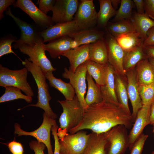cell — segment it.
<instances>
[{
	"instance_id": "30bf717a",
	"label": "cell",
	"mask_w": 154,
	"mask_h": 154,
	"mask_svg": "<svg viewBox=\"0 0 154 154\" xmlns=\"http://www.w3.org/2000/svg\"><path fill=\"white\" fill-rule=\"evenodd\" d=\"M90 134L80 130L73 134L68 133L59 140L60 154H82L87 146Z\"/></svg>"
},
{
	"instance_id": "cb8c5ba5",
	"label": "cell",
	"mask_w": 154,
	"mask_h": 154,
	"mask_svg": "<svg viewBox=\"0 0 154 154\" xmlns=\"http://www.w3.org/2000/svg\"><path fill=\"white\" fill-rule=\"evenodd\" d=\"M136 74L138 86L154 82V71L147 58L141 60L137 64Z\"/></svg>"
},
{
	"instance_id": "c3c4849f",
	"label": "cell",
	"mask_w": 154,
	"mask_h": 154,
	"mask_svg": "<svg viewBox=\"0 0 154 154\" xmlns=\"http://www.w3.org/2000/svg\"><path fill=\"white\" fill-rule=\"evenodd\" d=\"M68 131L66 129H62L58 128L57 131V135L59 140L63 139L68 133Z\"/></svg>"
},
{
	"instance_id": "f5cc1de1",
	"label": "cell",
	"mask_w": 154,
	"mask_h": 154,
	"mask_svg": "<svg viewBox=\"0 0 154 154\" xmlns=\"http://www.w3.org/2000/svg\"><path fill=\"white\" fill-rule=\"evenodd\" d=\"M151 154H154V150L151 152Z\"/></svg>"
},
{
	"instance_id": "52a82bcc",
	"label": "cell",
	"mask_w": 154,
	"mask_h": 154,
	"mask_svg": "<svg viewBox=\"0 0 154 154\" xmlns=\"http://www.w3.org/2000/svg\"><path fill=\"white\" fill-rule=\"evenodd\" d=\"M127 128L118 125L105 133L106 154H123L129 147Z\"/></svg>"
},
{
	"instance_id": "5b68a950",
	"label": "cell",
	"mask_w": 154,
	"mask_h": 154,
	"mask_svg": "<svg viewBox=\"0 0 154 154\" xmlns=\"http://www.w3.org/2000/svg\"><path fill=\"white\" fill-rule=\"evenodd\" d=\"M63 112L59 118L60 128L69 131L75 127L83 118L84 109L76 95L72 100H58Z\"/></svg>"
},
{
	"instance_id": "f6af8a7d",
	"label": "cell",
	"mask_w": 154,
	"mask_h": 154,
	"mask_svg": "<svg viewBox=\"0 0 154 154\" xmlns=\"http://www.w3.org/2000/svg\"><path fill=\"white\" fill-rule=\"evenodd\" d=\"M133 1L136 7L137 13L141 14L144 13V0H133Z\"/></svg>"
},
{
	"instance_id": "7c38bea8",
	"label": "cell",
	"mask_w": 154,
	"mask_h": 154,
	"mask_svg": "<svg viewBox=\"0 0 154 154\" xmlns=\"http://www.w3.org/2000/svg\"><path fill=\"white\" fill-rule=\"evenodd\" d=\"M27 14L40 28L44 30L54 24L51 17L44 14L31 0H17L13 4Z\"/></svg>"
},
{
	"instance_id": "ac0fdd59",
	"label": "cell",
	"mask_w": 154,
	"mask_h": 154,
	"mask_svg": "<svg viewBox=\"0 0 154 154\" xmlns=\"http://www.w3.org/2000/svg\"><path fill=\"white\" fill-rule=\"evenodd\" d=\"M6 13L11 17L20 29L21 33L20 38L18 39L19 41L29 42L42 39L40 35V31H38L32 25L15 16L11 12L10 7Z\"/></svg>"
},
{
	"instance_id": "83f0119b",
	"label": "cell",
	"mask_w": 154,
	"mask_h": 154,
	"mask_svg": "<svg viewBox=\"0 0 154 154\" xmlns=\"http://www.w3.org/2000/svg\"><path fill=\"white\" fill-rule=\"evenodd\" d=\"M100 9L97 13V26L106 27L109 20L115 15L116 11L113 8L110 0H99Z\"/></svg>"
},
{
	"instance_id": "e575fe53",
	"label": "cell",
	"mask_w": 154,
	"mask_h": 154,
	"mask_svg": "<svg viewBox=\"0 0 154 154\" xmlns=\"http://www.w3.org/2000/svg\"><path fill=\"white\" fill-rule=\"evenodd\" d=\"M133 3V1L131 0H121L120 7L116 11L113 22L124 19H131L132 17Z\"/></svg>"
},
{
	"instance_id": "1f68e13d",
	"label": "cell",
	"mask_w": 154,
	"mask_h": 154,
	"mask_svg": "<svg viewBox=\"0 0 154 154\" xmlns=\"http://www.w3.org/2000/svg\"><path fill=\"white\" fill-rule=\"evenodd\" d=\"M106 27L108 33L115 38L123 34L135 31L131 19L108 23Z\"/></svg>"
},
{
	"instance_id": "f1b7e54d",
	"label": "cell",
	"mask_w": 154,
	"mask_h": 154,
	"mask_svg": "<svg viewBox=\"0 0 154 154\" xmlns=\"http://www.w3.org/2000/svg\"><path fill=\"white\" fill-rule=\"evenodd\" d=\"M85 63L87 72L94 79L96 84L100 87L104 85L106 82L108 64L102 65L90 60Z\"/></svg>"
},
{
	"instance_id": "bcb514c9",
	"label": "cell",
	"mask_w": 154,
	"mask_h": 154,
	"mask_svg": "<svg viewBox=\"0 0 154 154\" xmlns=\"http://www.w3.org/2000/svg\"><path fill=\"white\" fill-rule=\"evenodd\" d=\"M54 142V154H60V144L59 139L56 134L53 135Z\"/></svg>"
},
{
	"instance_id": "d4e9b609",
	"label": "cell",
	"mask_w": 154,
	"mask_h": 154,
	"mask_svg": "<svg viewBox=\"0 0 154 154\" xmlns=\"http://www.w3.org/2000/svg\"><path fill=\"white\" fill-rule=\"evenodd\" d=\"M144 51L143 43L130 50L125 51L123 65L126 72L132 70L141 60L147 58Z\"/></svg>"
},
{
	"instance_id": "7402d4cb",
	"label": "cell",
	"mask_w": 154,
	"mask_h": 154,
	"mask_svg": "<svg viewBox=\"0 0 154 154\" xmlns=\"http://www.w3.org/2000/svg\"><path fill=\"white\" fill-rule=\"evenodd\" d=\"M89 60L102 65H106L108 63V49L104 38L89 44Z\"/></svg>"
},
{
	"instance_id": "603a6c76",
	"label": "cell",
	"mask_w": 154,
	"mask_h": 154,
	"mask_svg": "<svg viewBox=\"0 0 154 154\" xmlns=\"http://www.w3.org/2000/svg\"><path fill=\"white\" fill-rule=\"evenodd\" d=\"M82 154H106L107 140L105 133H96L92 132Z\"/></svg>"
},
{
	"instance_id": "277c9868",
	"label": "cell",
	"mask_w": 154,
	"mask_h": 154,
	"mask_svg": "<svg viewBox=\"0 0 154 154\" xmlns=\"http://www.w3.org/2000/svg\"><path fill=\"white\" fill-rule=\"evenodd\" d=\"M28 71L25 67L19 70H12L0 64V86L18 88L26 95L32 97L34 92L27 81Z\"/></svg>"
},
{
	"instance_id": "484cf974",
	"label": "cell",
	"mask_w": 154,
	"mask_h": 154,
	"mask_svg": "<svg viewBox=\"0 0 154 154\" xmlns=\"http://www.w3.org/2000/svg\"><path fill=\"white\" fill-rule=\"evenodd\" d=\"M44 73L46 79L48 81L50 86L60 91L64 95L66 100H70L74 98L76 96L75 92L70 83H66L60 79L56 78L52 72Z\"/></svg>"
},
{
	"instance_id": "4dcf8cb0",
	"label": "cell",
	"mask_w": 154,
	"mask_h": 154,
	"mask_svg": "<svg viewBox=\"0 0 154 154\" xmlns=\"http://www.w3.org/2000/svg\"><path fill=\"white\" fill-rule=\"evenodd\" d=\"M125 51L130 50L143 43L139 34L136 31L121 35L115 38Z\"/></svg>"
},
{
	"instance_id": "ffe728a7",
	"label": "cell",
	"mask_w": 154,
	"mask_h": 154,
	"mask_svg": "<svg viewBox=\"0 0 154 154\" xmlns=\"http://www.w3.org/2000/svg\"><path fill=\"white\" fill-rule=\"evenodd\" d=\"M89 44L82 45L71 49L62 56L68 59L70 65L68 69L74 72L79 66L89 60Z\"/></svg>"
},
{
	"instance_id": "d6986e66",
	"label": "cell",
	"mask_w": 154,
	"mask_h": 154,
	"mask_svg": "<svg viewBox=\"0 0 154 154\" xmlns=\"http://www.w3.org/2000/svg\"><path fill=\"white\" fill-rule=\"evenodd\" d=\"M107 66L105 83L104 85L100 87L103 100L119 106L116 91L115 71L109 63Z\"/></svg>"
},
{
	"instance_id": "4316f807",
	"label": "cell",
	"mask_w": 154,
	"mask_h": 154,
	"mask_svg": "<svg viewBox=\"0 0 154 154\" xmlns=\"http://www.w3.org/2000/svg\"><path fill=\"white\" fill-rule=\"evenodd\" d=\"M135 29V31L140 35L144 41L147 37L149 30L154 27V20L149 18L145 13L139 14L135 13L131 19Z\"/></svg>"
},
{
	"instance_id": "6da1fadb",
	"label": "cell",
	"mask_w": 154,
	"mask_h": 154,
	"mask_svg": "<svg viewBox=\"0 0 154 154\" xmlns=\"http://www.w3.org/2000/svg\"><path fill=\"white\" fill-rule=\"evenodd\" d=\"M133 123L131 115L128 114L120 106L103 100L88 106L84 110L81 122L69 132L73 134L88 129L96 133H103L118 125L130 128Z\"/></svg>"
},
{
	"instance_id": "74e56055",
	"label": "cell",
	"mask_w": 154,
	"mask_h": 154,
	"mask_svg": "<svg viewBox=\"0 0 154 154\" xmlns=\"http://www.w3.org/2000/svg\"><path fill=\"white\" fill-rule=\"evenodd\" d=\"M148 135L142 133L136 140L131 149L130 154H142Z\"/></svg>"
},
{
	"instance_id": "ee69618b",
	"label": "cell",
	"mask_w": 154,
	"mask_h": 154,
	"mask_svg": "<svg viewBox=\"0 0 154 154\" xmlns=\"http://www.w3.org/2000/svg\"><path fill=\"white\" fill-rule=\"evenodd\" d=\"M143 45L144 46L154 45V27L148 31L147 38L143 41Z\"/></svg>"
},
{
	"instance_id": "7a4b0ae2",
	"label": "cell",
	"mask_w": 154,
	"mask_h": 154,
	"mask_svg": "<svg viewBox=\"0 0 154 154\" xmlns=\"http://www.w3.org/2000/svg\"><path fill=\"white\" fill-rule=\"evenodd\" d=\"M22 64L31 74L35 80L38 89L37 101L35 104H30L25 107L35 106L43 109L50 117L55 119L57 115L51 108L49 102L52 99L49 91L48 86L46 82V78L44 72L39 66L25 58L22 61Z\"/></svg>"
},
{
	"instance_id": "d6a6232c",
	"label": "cell",
	"mask_w": 154,
	"mask_h": 154,
	"mask_svg": "<svg viewBox=\"0 0 154 154\" xmlns=\"http://www.w3.org/2000/svg\"><path fill=\"white\" fill-rule=\"evenodd\" d=\"M86 80L88 90L85 101L87 105L89 106L102 102L103 100L100 87L95 83L92 77L88 72Z\"/></svg>"
},
{
	"instance_id": "2e32d148",
	"label": "cell",
	"mask_w": 154,
	"mask_h": 154,
	"mask_svg": "<svg viewBox=\"0 0 154 154\" xmlns=\"http://www.w3.org/2000/svg\"><path fill=\"white\" fill-rule=\"evenodd\" d=\"M150 107L143 106L137 113L134 123L128 134V148L130 150L136 140L142 133L144 128L150 124Z\"/></svg>"
},
{
	"instance_id": "f907efd6",
	"label": "cell",
	"mask_w": 154,
	"mask_h": 154,
	"mask_svg": "<svg viewBox=\"0 0 154 154\" xmlns=\"http://www.w3.org/2000/svg\"><path fill=\"white\" fill-rule=\"evenodd\" d=\"M113 8L116 10L119 3H121V0H110Z\"/></svg>"
},
{
	"instance_id": "ab89813d",
	"label": "cell",
	"mask_w": 154,
	"mask_h": 154,
	"mask_svg": "<svg viewBox=\"0 0 154 154\" xmlns=\"http://www.w3.org/2000/svg\"><path fill=\"white\" fill-rule=\"evenodd\" d=\"M7 146L12 154H23L24 149L21 143L13 140L9 143Z\"/></svg>"
},
{
	"instance_id": "8992f818",
	"label": "cell",
	"mask_w": 154,
	"mask_h": 154,
	"mask_svg": "<svg viewBox=\"0 0 154 154\" xmlns=\"http://www.w3.org/2000/svg\"><path fill=\"white\" fill-rule=\"evenodd\" d=\"M43 121L40 126L35 130L28 132L21 129V126L17 123L14 125V133L17 136L29 135L35 138L39 142L43 143L46 146L48 154H54L51 145L50 135L51 128L56 123L55 119L48 116L45 113L43 114Z\"/></svg>"
},
{
	"instance_id": "4fadbf2b",
	"label": "cell",
	"mask_w": 154,
	"mask_h": 154,
	"mask_svg": "<svg viewBox=\"0 0 154 154\" xmlns=\"http://www.w3.org/2000/svg\"><path fill=\"white\" fill-rule=\"evenodd\" d=\"M105 39L108 49V63L115 72L123 76L126 72L123 67L125 51L118 44L114 37L108 33Z\"/></svg>"
},
{
	"instance_id": "ba28073f",
	"label": "cell",
	"mask_w": 154,
	"mask_h": 154,
	"mask_svg": "<svg viewBox=\"0 0 154 154\" xmlns=\"http://www.w3.org/2000/svg\"><path fill=\"white\" fill-rule=\"evenodd\" d=\"M64 70L62 75V77L69 80V83L74 89L78 100L84 109H86L88 106L86 103L84 96L86 88L87 71L85 63L79 66L74 72L66 68H64Z\"/></svg>"
},
{
	"instance_id": "8fae6325",
	"label": "cell",
	"mask_w": 154,
	"mask_h": 154,
	"mask_svg": "<svg viewBox=\"0 0 154 154\" xmlns=\"http://www.w3.org/2000/svg\"><path fill=\"white\" fill-rule=\"evenodd\" d=\"M79 1L56 0L52 11V19L54 24L68 22L74 20Z\"/></svg>"
},
{
	"instance_id": "7bdbcfd3",
	"label": "cell",
	"mask_w": 154,
	"mask_h": 154,
	"mask_svg": "<svg viewBox=\"0 0 154 154\" xmlns=\"http://www.w3.org/2000/svg\"><path fill=\"white\" fill-rule=\"evenodd\" d=\"M16 1L15 0H0V19L4 17L3 13L7 10L9 6L13 4Z\"/></svg>"
},
{
	"instance_id": "9a60e30c",
	"label": "cell",
	"mask_w": 154,
	"mask_h": 154,
	"mask_svg": "<svg viewBox=\"0 0 154 154\" xmlns=\"http://www.w3.org/2000/svg\"><path fill=\"white\" fill-rule=\"evenodd\" d=\"M126 75L127 80V92L132 107L131 115L133 123L138 111L142 107L143 105L139 90L136 72L134 70H131L127 72Z\"/></svg>"
},
{
	"instance_id": "b9f144b4",
	"label": "cell",
	"mask_w": 154,
	"mask_h": 154,
	"mask_svg": "<svg viewBox=\"0 0 154 154\" xmlns=\"http://www.w3.org/2000/svg\"><path fill=\"white\" fill-rule=\"evenodd\" d=\"M144 2L145 13L154 20V0H145Z\"/></svg>"
},
{
	"instance_id": "d590c367",
	"label": "cell",
	"mask_w": 154,
	"mask_h": 154,
	"mask_svg": "<svg viewBox=\"0 0 154 154\" xmlns=\"http://www.w3.org/2000/svg\"><path fill=\"white\" fill-rule=\"evenodd\" d=\"M138 89L143 106H151L154 102V82L138 86Z\"/></svg>"
},
{
	"instance_id": "5bb4252c",
	"label": "cell",
	"mask_w": 154,
	"mask_h": 154,
	"mask_svg": "<svg viewBox=\"0 0 154 154\" xmlns=\"http://www.w3.org/2000/svg\"><path fill=\"white\" fill-rule=\"evenodd\" d=\"M79 30L74 20L70 22L54 24L40 32L44 43L66 36Z\"/></svg>"
},
{
	"instance_id": "8d00e7d4",
	"label": "cell",
	"mask_w": 154,
	"mask_h": 154,
	"mask_svg": "<svg viewBox=\"0 0 154 154\" xmlns=\"http://www.w3.org/2000/svg\"><path fill=\"white\" fill-rule=\"evenodd\" d=\"M18 40L13 35H7L1 38L0 40V57L5 55L13 53L19 58L13 50L12 44ZM19 59H21L19 58ZM22 60H21L22 61Z\"/></svg>"
},
{
	"instance_id": "3957f363",
	"label": "cell",
	"mask_w": 154,
	"mask_h": 154,
	"mask_svg": "<svg viewBox=\"0 0 154 154\" xmlns=\"http://www.w3.org/2000/svg\"><path fill=\"white\" fill-rule=\"evenodd\" d=\"M44 44L42 39L31 42L19 41L18 39L12 45L15 49H18L24 54L28 55V60L39 66L44 73L56 70L46 55Z\"/></svg>"
},
{
	"instance_id": "9c48e42d",
	"label": "cell",
	"mask_w": 154,
	"mask_h": 154,
	"mask_svg": "<svg viewBox=\"0 0 154 154\" xmlns=\"http://www.w3.org/2000/svg\"><path fill=\"white\" fill-rule=\"evenodd\" d=\"M79 30L94 28L97 24V13L93 0H81L74 20Z\"/></svg>"
},
{
	"instance_id": "836d02e7",
	"label": "cell",
	"mask_w": 154,
	"mask_h": 154,
	"mask_svg": "<svg viewBox=\"0 0 154 154\" xmlns=\"http://www.w3.org/2000/svg\"><path fill=\"white\" fill-rule=\"evenodd\" d=\"M5 88V92L0 98V103L20 99L24 100L28 103L32 101V97L23 94L21 90L18 88L12 86Z\"/></svg>"
},
{
	"instance_id": "f35d334b",
	"label": "cell",
	"mask_w": 154,
	"mask_h": 154,
	"mask_svg": "<svg viewBox=\"0 0 154 154\" xmlns=\"http://www.w3.org/2000/svg\"><path fill=\"white\" fill-rule=\"evenodd\" d=\"M56 0H38L37 3L38 8L44 14L47 15L48 13L52 11Z\"/></svg>"
},
{
	"instance_id": "816d5d0a",
	"label": "cell",
	"mask_w": 154,
	"mask_h": 154,
	"mask_svg": "<svg viewBox=\"0 0 154 154\" xmlns=\"http://www.w3.org/2000/svg\"><path fill=\"white\" fill-rule=\"evenodd\" d=\"M147 59L151 64L154 71V59L148 56Z\"/></svg>"
},
{
	"instance_id": "7dc6e473",
	"label": "cell",
	"mask_w": 154,
	"mask_h": 154,
	"mask_svg": "<svg viewBox=\"0 0 154 154\" xmlns=\"http://www.w3.org/2000/svg\"><path fill=\"white\" fill-rule=\"evenodd\" d=\"M143 47L147 56L154 59V45L143 46Z\"/></svg>"
},
{
	"instance_id": "f546056e",
	"label": "cell",
	"mask_w": 154,
	"mask_h": 154,
	"mask_svg": "<svg viewBox=\"0 0 154 154\" xmlns=\"http://www.w3.org/2000/svg\"><path fill=\"white\" fill-rule=\"evenodd\" d=\"M116 91L119 106L128 114L131 115L128 104L127 87L120 75L115 73Z\"/></svg>"
},
{
	"instance_id": "681fc988",
	"label": "cell",
	"mask_w": 154,
	"mask_h": 154,
	"mask_svg": "<svg viewBox=\"0 0 154 154\" xmlns=\"http://www.w3.org/2000/svg\"><path fill=\"white\" fill-rule=\"evenodd\" d=\"M150 124L154 126V102L150 107Z\"/></svg>"
},
{
	"instance_id": "44dd1931",
	"label": "cell",
	"mask_w": 154,
	"mask_h": 154,
	"mask_svg": "<svg viewBox=\"0 0 154 154\" xmlns=\"http://www.w3.org/2000/svg\"><path fill=\"white\" fill-rule=\"evenodd\" d=\"M105 32L96 27L92 29L80 30L69 36L77 43L78 46L84 44L94 43L104 38Z\"/></svg>"
},
{
	"instance_id": "e0dca14e",
	"label": "cell",
	"mask_w": 154,
	"mask_h": 154,
	"mask_svg": "<svg viewBox=\"0 0 154 154\" xmlns=\"http://www.w3.org/2000/svg\"><path fill=\"white\" fill-rule=\"evenodd\" d=\"M78 47L77 42L69 36L63 37L44 44L45 50L50 57L56 58L62 55L69 50Z\"/></svg>"
},
{
	"instance_id": "db71d44e",
	"label": "cell",
	"mask_w": 154,
	"mask_h": 154,
	"mask_svg": "<svg viewBox=\"0 0 154 154\" xmlns=\"http://www.w3.org/2000/svg\"><path fill=\"white\" fill-rule=\"evenodd\" d=\"M153 133H154V129H153Z\"/></svg>"
},
{
	"instance_id": "60d3db41",
	"label": "cell",
	"mask_w": 154,
	"mask_h": 154,
	"mask_svg": "<svg viewBox=\"0 0 154 154\" xmlns=\"http://www.w3.org/2000/svg\"><path fill=\"white\" fill-rule=\"evenodd\" d=\"M29 146L35 154H44V150L46 146L43 143L39 142L37 140H33L29 142Z\"/></svg>"
}]
</instances>
